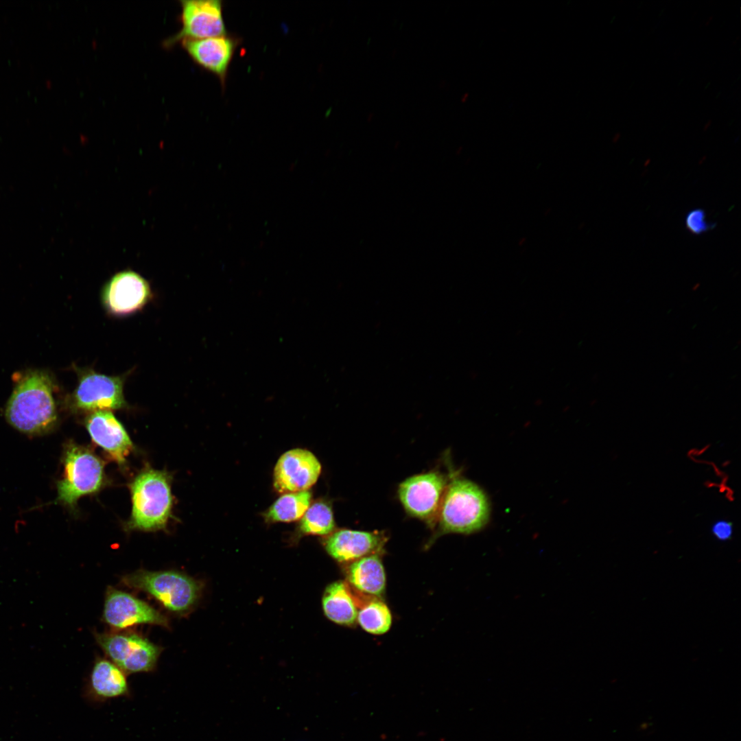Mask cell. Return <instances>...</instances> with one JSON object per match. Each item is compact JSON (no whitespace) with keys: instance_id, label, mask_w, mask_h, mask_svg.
Instances as JSON below:
<instances>
[{"instance_id":"cell-12","label":"cell","mask_w":741,"mask_h":741,"mask_svg":"<svg viewBox=\"0 0 741 741\" xmlns=\"http://www.w3.org/2000/svg\"><path fill=\"white\" fill-rule=\"evenodd\" d=\"M321 464L309 451L294 449L278 460L274 471V486L279 493L305 491L317 481Z\"/></svg>"},{"instance_id":"cell-1","label":"cell","mask_w":741,"mask_h":741,"mask_svg":"<svg viewBox=\"0 0 741 741\" xmlns=\"http://www.w3.org/2000/svg\"><path fill=\"white\" fill-rule=\"evenodd\" d=\"M15 381L5 410L8 422L27 434L49 432L58 419L53 379L45 371L34 370L16 374Z\"/></svg>"},{"instance_id":"cell-16","label":"cell","mask_w":741,"mask_h":741,"mask_svg":"<svg viewBox=\"0 0 741 741\" xmlns=\"http://www.w3.org/2000/svg\"><path fill=\"white\" fill-rule=\"evenodd\" d=\"M128 694L126 673L113 661L97 659L90 674L89 698L94 701L103 702L126 696Z\"/></svg>"},{"instance_id":"cell-7","label":"cell","mask_w":741,"mask_h":741,"mask_svg":"<svg viewBox=\"0 0 741 741\" xmlns=\"http://www.w3.org/2000/svg\"><path fill=\"white\" fill-rule=\"evenodd\" d=\"M95 637L111 661L126 674L153 670L163 650L134 633H95Z\"/></svg>"},{"instance_id":"cell-9","label":"cell","mask_w":741,"mask_h":741,"mask_svg":"<svg viewBox=\"0 0 741 741\" xmlns=\"http://www.w3.org/2000/svg\"><path fill=\"white\" fill-rule=\"evenodd\" d=\"M152 296L149 283L137 272L126 270L115 274L101 293L104 307L115 316H125L141 310Z\"/></svg>"},{"instance_id":"cell-11","label":"cell","mask_w":741,"mask_h":741,"mask_svg":"<svg viewBox=\"0 0 741 741\" xmlns=\"http://www.w3.org/2000/svg\"><path fill=\"white\" fill-rule=\"evenodd\" d=\"M181 4L182 29L168 40V45L181 39L198 40L228 34L221 0H185Z\"/></svg>"},{"instance_id":"cell-10","label":"cell","mask_w":741,"mask_h":741,"mask_svg":"<svg viewBox=\"0 0 741 741\" xmlns=\"http://www.w3.org/2000/svg\"><path fill=\"white\" fill-rule=\"evenodd\" d=\"M103 618L117 629L142 624L169 627L168 619L149 604L112 587L106 592Z\"/></svg>"},{"instance_id":"cell-3","label":"cell","mask_w":741,"mask_h":741,"mask_svg":"<svg viewBox=\"0 0 741 741\" xmlns=\"http://www.w3.org/2000/svg\"><path fill=\"white\" fill-rule=\"evenodd\" d=\"M132 513L129 530L155 531L164 529L172 515L171 478L168 473L147 469L130 484Z\"/></svg>"},{"instance_id":"cell-2","label":"cell","mask_w":741,"mask_h":741,"mask_svg":"<svg viewBox=\"0 0 741 741\" xmlns=\"http://www.w3.org/2000/svg\"><path fill=\"white\" fill-rule=\"evenodd\" d=\"M490 517V504L483 490L464 478L447 483L437 515L442 533L471 534L482 530Z\"/></svg>"},{"instance_id":"cell-14","label":"cell","mask_w":741,"mask_h":741,"mask_svg":"<svg viewBox=\"0 0 741 741\" xmlns=\"http://www.w3.org/2000/svg\"><path fill=\"white\" fill-rule=\"evenodd\" d=\"M85 425L93 441L117 463L124 464L132 449V443L121 422L108 410L91 412Z\"/></svg>"},{"instance_id":"cell-15","label":"cell","mask_w":741,"mask_h":741,"mask_svg":"<svg viewBox=\"0 0 741 741\" xmlns=\"http://www.w3.org/2000/svg\"><path fill=\"white\" fill-rule=\"evenodd\" d=\"M384 543V536L379 532L341 529L327 537L325 548L336 561L349 562L379 553Z\"/></svg>"},{"instance_id":"cell-13","label":"cell","mask_w":741,"mask_h":741,"mask_svg":"<svg viewBox=\"0 0 741 741\" xmlns=\"http://www.w3.org/2000/svg\"><path fill=\"white\" fill-rule=\"evenodd\" d=\"M183 44L192 59L217 76L224 86L231 63L239 44L228 34L198 40H184Z\"/></svg>"},{"instance_id":"cell-8","label":"cell","mask_w":741,"mask_h":741,"mask_svg":"<svg viewBox=\"0 0 741 741\" xmlns=\"http://www.w3.org/2000/svg\"><path fill=\"white\" fill-rule=\"evenodd\" d=\"M447 485L441 473L430 471L405 480L399 484L398 494L410 515L431 524L437 518Z\"/></svg>"},{"instance_id":"cell-6","label":"cell","mask_w":741,"mask_h":741,"mask_svg":"<svg viewBox=\"0 0 741 741\" xmlns=\"http://www.w3.org/2000/svg\"><path fill=\"white\" fill-rule=\"evenodd\" d=\"M78 385L70 397L75 411L95 412L126 408L124 385L126 375L109 376L92 368H76Z\"/></svg>"},{"instance_id":"cell-19","label":"cell","mask_w":741,"mask_h":741,"mask_svg":"<svg viewBox=\"0 0 741 741\" xmlns=\"http://www.w3.org/2000/svg\"><path fill=\"white\" fill-rule=\"evenodd\" d=\"M311 494L307 490L287 493L281 496L266 512L268 521L290 522L301 518L311 504Z\"/></svg>"},{"instance_id":"cell-22","label":"cell","mask_w":741,"mask_h":741,"mask_svg":"<svg viewBox=\"0 0 741 741\" xmlns=\"http://www.w3.org/2000/svg\"><path fill=\"white\" fill-rule=\"evenodd\" d=\"M685 222L686 228L694 235H701L714 226L713 223L706 220V213L702 209L690 210L685 216Z\"/></svg>"},{"instance_id":"cell-18","label":"cell","mask_w":741,"mask_h":741,"mask_svg":"<svg viewBox=\"0 0 741 741\" xmlns=\"http://www.w3.org/2000/svg\"><path fill=\"white\" fill-rule=\"evenodd\" d=\"M322 604L325 615L338 624L351 626L357 620V604L344 582L330 584L324 592Z\"/></svg>"},{"instance_id":"cell-17","label":"cell","mask_w":741,"mask_h":741,"mask_svg":"<svg viewBox=\"0 0 741 741\" xmlns=\"http://www.w3.org/2000/svg\"><path fill=\"white\" fill-rule=\"evenodd\" d=\"M349 583L359 591L379 597L386 587V574L379 553L353 561L346 572Z\"/></svg>"},{"instance_id":"cell-4","label":"cell","mask_w":741,"mask_h":741,"mask_svg":"<svg viewBox=\"0 0 741 741\" xmlns=\"http://www.w3.org/2000/svg\"><path fill=\"white\" fill-rule=\"evenodd\" d=\"M121 582L151 595L167 610L177 614L190 611L198 602L202 591L198 581L173 570L139 569L122 576Z\"/></svg>"},{"instance_id":"cell-20","label":"cell","mask_w":741,"mask_h":741,"mask_svg":"<svg viewBox=\"0 0 741 741\" xmlns=\"http://www.w3.org/2000/svg\"><path fill=\"white\" fill-rule=\"evenodd\" d=\"M301 532L306 534L327 535L335 528L333 514L331 506L325 502H317L309 506L300 524Z\"/></svg>"},{"instance_id":"cell-5","label":"cell","mask_w":741,"mask_h":741,"mask_svg":"<svg viewBox=\"0 0 741 741\" xmlns=\"http://www.w3.org/2000/svg\"><path fill=\"white\" fill-rule=\"evenodd\" d=\"M64 473L57 483L56 502L75 508L82 496L99 491L104 484V464L89 449L70 443L63 455Z\"/></svg>"},{"instance_id":"cell-23","label":"cell","mask_w":741,"mask_h":741,"mask_svg":"<svg viewBox=\"0 0 741 741\" xmlns=\"http://www.w3.org/2000/svg\"><path fill=\"white\" fill-rule=\"evenodd\" d=\"M733 528L731 524L726 520H718L712 526L714 535L720 540H726L731 537Z\"/></svg>"},{"instance_id":"cell-21","label":"cell","mask_w":741,"mask_h":741,"mask_svg":"<svg viewBox=\"0 0 741 741\" xmlns=\"http://www.w3.org/2000/svg\"><path fill=\"white\" fill-rule=\"evenodd\" d=\"M357 620L366 631L381 635L389 630L392 615L386 604L379 600H373L358 611Z\"/></svg>"}]
</instances>
